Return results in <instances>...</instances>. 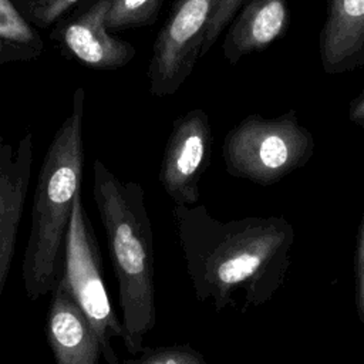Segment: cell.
Here are the masks:
<instances>
[{"mask_svg": "<svg viewBox=\"0 0 364 364\" xmlns=\"http://www.w3.org/2000/svg\"><path fill=\"white\" fill-rule=\"evenodd\" d=\"M175 229L198 301L242 313L270 301L290 267L294 229L283 216L219 220L205 205L173 206Z\"/></svg>", "mask_w": 364, "mask_h": 364, "instance_id": "6da1fadb", "label": "cell"}, {"mask_svg": "<svg viewBox=\"0 0 364 364\" xmlns=\"http://www.w3.org/2000/svg\"><path fill=\"white\" fill-rule=\"evenodd\" d=\"M92 195L101 218L111 263L118 282L124 346L139 354L156 324L154 232L144 188L121 181L98 158L92 165Z\"/></svg>", "mask_w": 364, "mask_h": 364, "instance_id": "7a4b0ae2", "label": "cell"}, {"mask_svg": "<svg viewBox=\"0 0 364 364\" xmlns=\"http://www.w3.org/2000/svg\"><path fill=\"white\" fill-rule=\"evenodd\" d=\"M84 104L85 91L78 85L73 94L70 112L55 131L38 172L21 266L23 284L30 300L50 294L60 274V256L73 202L81 193Z\"/></svg>", "mask_w": 364, "mask_h": 364, "instance_id": "3957f363", "label": "cell"}, {"mask_svg": "<svg viewBox=\"0 0 364 364\" xmlns=\"http://www.w3.org/2000/svg\"><path fill=\"white\" fill-rule=\"evenodd\" d=\"M314 136L290 109L276 118L250 114L225 136L222 158L230 176L270 186L314 155Z\"/></svg>", "mask_w": 364, "mask_h": 364, "instance_id": "277c9868", "label": "cell"}, {"mask_svg": "<svg viewBox=\"0 0 364 364\" xmlns=\"http://www.w3.org/2000/svg\"><path fill=\"white\" fill-rule=\"evenodd\" d=\"M60 272L97 334L101 346V358L105 364H119L112 347V338H124V327L107 291L100 246L84 209L81 193L73 202L64 239L63 269Z\"/></svg>", "mask_w": 364, "mask_h": 364, "instance_id": "5b68a950", "label": "cell"}, {"mask_svg": "<svg viewBox=\"0 0 364 364\" xmlns=\"http://www.w3.org/2000/svg\"><path fill=\"white\" fill-rule=\"evenodd\" d=\"M218 0H175L159 30L148 67L149 91L171 97L192 74Z\"/></svg>", "mask_w": 364, "mask_h": 364, "instance_id": "8992f818", "label": "cell"}, {"mask_svg": "<svg viewBox=\"0 0 364 364\" xmlns=\"http://www.w3.org/2000/svg\"><path fill=\"white\" fill-rule=\"evenodd\" d=\"M212 144V125L202 108L173 119L158 179L175 205L193 206L199 202V182L209 166Z\"/></svg>", "mask_w": 364, "mask_h": 364, "instance_id": "52a82bcc", "label": "cell"}, {"mask_svg": "<svg viewBox=\"0 0 364 364\" xmlns=\"http://www.w3.org/2000/svg\"><path fill=\"white\" fill-rule=\"evenodd\" d=\"M109 0H94L71 18L60 20L53 37L63 50L80 64L95 70H115L127 65L136 54L132 44L114 37L105 16Z\"/></svg>", "mask_w": 364, "mask_h": 364, "instance_id": "ba28073f", "label": "cell"}, {"mask_svg": "<svg viewBox=\"0 0 364 364\" xmlns=\"http://www.w3.org/2000/svg\"><path fill=\"white\" fill-rule=\"evenodd\" d=\"M33 161V132H26L17 144L0 135V300L14 257Z\"/></svg>", "mask_w": 364, "mask_h": 364, "instance_id": "9c48e42d", "label": "cell"}, {"mask_svg": "<svg viewBox=\"0 0 364 364\" xmlns=\"http://www.w3.org/2000/svg\"><path fill=\"white\" fill-rule=\"evenodd\" d=\"M50 294L44 331L55 364H98L100 341L61 272Z\"/></svg>", "mask_w": 364, "mask_h": 364, "instance_id": "30bf717a", "label": "cell"}, {"mask_svg": "<svg viewBox=\"0 0 364 364\" xmlns=\"http://www.w3.org/2000/svg\"><path fill=\"white\" fill-rule=\"evenodd\" d=\"M318 53L330 75L364 67V0H327Z\"/></svg>", "mask_w": 364, "mask_h": 364, "instance_id": "8fae6325", "label": "cell"}, {"mask_svg": "<svg viewBox=\"0 0 364 364\" xmlns=\"http://www.w3.org/2000/svg\"><path fill=\"white\" fill-rule=\"evenodd\" d=\"M289 26L287 0H246L226 27L223 57L235 65L242 57L262 51L283 37Z\"/></svg>", "mask_w": 364, "mask_h": 364, "instance_id": "7c38bea8", "label": "cell"}, {"mask_svg": "<svg viewBox=\"0 0 364 364\" xmlns=\"http://www.w3.org/2000/svg\"><path fill=\"white\" fill-rule=\"evenodd\" d=\"M164 0H109L105 16L108 31L146 27L156 21Z\"/></svg>", "mask_w": 364, "mask_h": 364, "instance_id": "4fadbf2b", "label": "cell"}, {"mask_svg": "<svg viewBox=\"0 0 364 364\" xmlns=\"http://www.w3.org/2000/svg\"><path fill=\"white\" fill-rule=\"evenodd\" d=\"M0 38L28 47L37 53L44 50V43L40 34L16 9L11 0H0Z\"/></svg>", "mask_w": 364, "mask_h": 364, "instance_id": "5bb4252c", "label": "cell"}, {"mask_svg": "<svg viewBox=\"0 0 364 364\" xmlns=\"http://www.w3.org/2000/svg\"><path fill=\"white\" fill-rule=\"evenodd\" d=\"M125 364H206V360L191 343H181L144 348L138 357L125 360Z\"/></svg>", "mask_w": 364, "mask_h": 364, "instance_id": "9a60e30c", "label": "cell"}, {"mask_svg": "<svg viewBox=\"0 0 364 364\" xmlns=\"http://www.w3.org/2000/svg\"><path fill=\"white\" fill-rule=\"evenodd\" d=\"M81 0H24V18L40 28L60 21Z\"/></svg>", "mask_w": 364, "mask_h": 364, "instance_id": "2e32d148", "label": "cell"}, {"mask_svg": "<svg viewBox=\"0 0 364 364\" xmlns=\"http://www.w3.org/2000/svg\"><path fill=\"white\" fill-rule=\"evenodd\" d=\"M245 1L246 0H218L208 24V30L200 48V57L206 55L210 51V48L219 40L222 31L229 26V23L236 16L237 10Z\"/></svg>", "mask_w": 364, "mask_h": 364, "instance_id": "e0dca14e", "label": "cell"}, {"mask_svg": "<svg viewBox=\"0 0 364 364\" xmlns=\"http://www.w3.org/2000/svg\"><path fill=\"white\" fill-rule=\"evenodd\" d=\"M354 303L357 317L364 327V210L358 225L354 250Z\"/></svg>", "mask_w": 364, "mask_h": 364, "instance_id": "ac0fdd59", "label": "cell"}, {"mask_svg": "<svg viewBox=\"0 0 364 364\" xmlns=\"http://www.w3.org/2000/svg\"><path fill=\"white\" fill-rule=\"evenodd\" d=\"M40 53L23 47L18 44H13L9 41H4L0 38V64L6 63H14V61H26L37 57Z\"/></svg>", "mask_w": 364, "mask_h": 364, "instance_id": "d6986e66", "label": "cell"}, {"mask_svg": "<svg viewBox=\"0 0 364 364\" xmlns=\"http://www.w3.org/2000/svg\"><path fill=\"white\" fill-rule=\"evenodd\" d=\"M348 119L364 129V90L348 104Z\"/></svg>", "mask_w": 364, "mask_h": 364, "instance_id": "ffe728a7", "label": "cell"}, {"mask_svg": "<svg viewBox=\"0 0 364 364\" xmlns=\"http://www.w3.org/2000/svg\"><path fill=\"white\" fill-rule=\"evenodd\" d=\"M0 364H9V363H0Z\"/></svg>", "mask_w": 364, "mask_h": 364, "instance_id": "44dd1931", "label": "cell"}]
</instances>
